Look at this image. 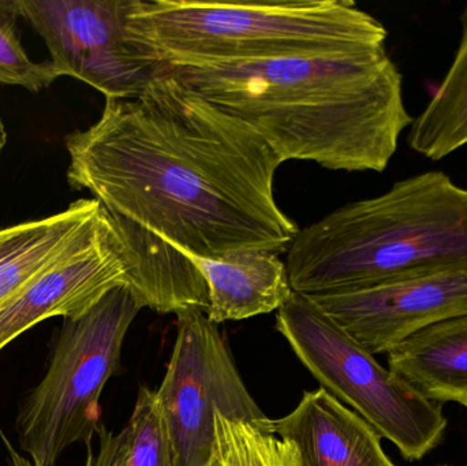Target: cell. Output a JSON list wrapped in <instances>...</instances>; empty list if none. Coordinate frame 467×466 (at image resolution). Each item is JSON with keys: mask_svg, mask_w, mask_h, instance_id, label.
<instances>
[{"mask_svg": "<svg viewBox=\"0 0 467 466\" xmlns=\"http://www.w3.org/2000/svg\"><path fill=\"white\" fill-rule=\"evenodd\" d=\"M282 466H299L293 448L285 442H282Z\"/></svg>", "mask_w": 467, "mask_h": 466, "instance_id": "obj_20", "label": "cell"}, {"mask_svg": "<svg viewBox=\"0 0 467 466\" xmlns=\"http://www.w3.org/2000/svg\"><path fill=\"white\" fill-rule=\"evenodd\" d=\"M100 449L93 454L90 445L88 446V460L85 466H125L128 453V432L123 429L119 434L109 431L104 424L98 430Z\"/></svg>", "mask_w": 467, "mask_h": 466, "instance_id": "obj_18", "label": "cell"}, {"mask_svg": "<svg viewBox=\"0 0 467 466\" xmlns=\"http://www.w3.org/2000/svg\"><path fill=\"white\" fill-rule=\"evenodd\" d=\"M5 144H7V130H5V123L0 119V156H2Z\"/></svg>", "mask_w": 467, "mask_h": 466, "instance_id": "obj_21", "label": "cell"}, {"mask_svg": "<svg viewBox=\"0 0 467 466\" xmlns=\"http://www.w3.org/2000/svg\"><path fill=\"white\" fill-rule=\"evenodd\" d=\"M210 466H221L219 465L218 460H215V461L213 462Z\"/></svg>", "mask_w": 467, "mask_h": 466, "instance_id": "obj_22", "label": "cell"}, {"mask_svg": "<svg viewBox=\"0 0 467 466\" xmlns=\"http://www.w3.org/2000/svg\"><path fill=\"white\" fill-rule=\"evenodd\" d=\"M156 71L244 120L282 163L383 172L414 119L387 48Z\"/></svg>", "mask_w": 467, "mask_h": 466, "instance_id": "obj_2", "label": "cell"}, {"mask_svg": "<svg viewBox=\"0 0 467 466\" xmlns=\"http://www.w3.org/2000/svg\"><path fill=\"white\" fill-rule=\"evenodd\" d=\"M387 355L389 371L431 401L467 404V315L422 328Z\"/></svg>", "mask_w": 467, "mask_h": 466, "instance_id": "obj_12", "label": "cell"}, {"mask_svg": "<svg viewBox=\"0 0 467 466\" xmlns=\"http://www.w3.org/2000/svg\"><path fill=\"white\" fill-rule=\"evenodd\" d=\"M126 36L153 66H202L386 48V26L348 0H131Z\"/></svg>", "mask_w": 467, "mask_h": 466, "instance_id": "obj_4", "label": "cell"}, {"mask_svg": "<svg viewBox=\"0 0 467 466\" xmlns=\"http://www.w3.org/2000/svg\"><path fill=\"white\" fill-rule=\"evenodd\" d=\"M19 14L47 44L59 77L79 79L106 98H137L156 66L126 36L131 0H16Z\"/></svg>", "mask_w": 467, "mask_h": 466, "instance_id": "obj_8", "label": "cell"}, {"mask_svg": "<svg viewBox=\"0 0 467 466\" xmlns=\"http://www.w3.org/2000/svg\"><path fill=\"white\" fill-rule=\"evenodd\" d=\"M305 297L375 356L422 328L466 316L467 267Z\"/></svg>", "mask_w": 467, "mask_h": 466, "instance_id": "obj_9", "label": "cell"}, {"mask_svg": "<svg viewBox=\"0 0 467 466\" xmlns=\"http://www.w3.org/2000/svg\"><path fill=\"white\" fill-rule=\"evenodd\" d=\"M67 216L68 207L62 212L47 218L0 229V270L37 245L47 235L57 230Z\"/></svg>", "mask_w": 467, "mask_h": 466, "instance_id": "obj_17", "label": "cell"}, {"mask_svg": "<svg viewBox=\"0 0 467 466\" xmlns=\"http://www.w3.org/2000/svg\"><path fill=\"white\" fill-rule=\"evenodd\" d=\"M19 16L16 0H0V84L37 93L59 78V74L51 60L35 62L30 59L16 33Z\"/></svg>", "mask_w": 467, "mask_h": 466, "instance_id": "obj_15", "label": "cell"}, {"mask_svg": "<svg viewBox=\"0 0 467 466\" xmlns=\"http://www.w3.org/2000/svg\"><path fill=\"white\" fill-rule=\"evenodd\" d=\"M183 254L207 285L210 306L205 314L215 325L279 311L293 295L285 263L274 252L241 251L221 257Z\"/></svg>", "mask_w": 467, "mask_h": 466, "instance_id": "obj_11", "label": "cell"}, {"mask_svg": "<svg viewBox=\"0 0 467 466\" xmlns=\"http://www.w3.org/2000/svg\"><path fill=\"white\" fill-rule=\"evenodd\" d=\"M274 431L299 466H397L380 435L324 388L304 393L290 415L274 420Z\"/></svg>", "mask_w": 467, "mask_h": 466, "instance_id": "obj_10", "label": "cell"}, {"mask_svg": "<svg viewBox=\"0 0 467 466\" xmlns=\"http://www.w3.org/2000/svg\"><path fill=\"white\" fill-rule=\"evenodd\" d=\"M3 440H5V448H7L8 464H10V466H33L29 459L19 454L18 451L8 443V440H5V437H3Z\"/></svg>", "mask_w": 467, "mask_h": 466, "instance_id": "obj_19", "label": "cell"}, {"mask_svg": "<svg viewBox=\"0 0 467 466\" xmlns=\"http://www.w3.org/2000/svg\"><path fill=\"white\" fill-rule=\"evenodd\" d=\"M444 466H447V465H444Z\"/></svg>", "mask_w": 467, "mask_h": 466, "instance_id": "obj_24", "label": "cell"}, {"mask_svg": "<svg viewBox=\"0 0 467 466\" xmlns=\"http://www.w3.org/2000/svg\"><path fill=\"white\" fill-rule=\"evenodd\" d=\"M141 309L128 287H117L87 314L63 319L46 377L16 418L19 448L33 466H55L70 446L90 445L101 393L120 369L126 334Z\"/></svg>", "mask_w": 467, "mask_h": 466, "instance_id": "obj_5", "label": "cell"}, {"mask_svg": "<svg viewBox=\"0 0 467 466\" xmlns=\"http://www.w3.org/2000/svg\"><path fill=\"white\" fill-rule=\"evenodd\" d=\"M276 330L321 388L394 443L403 459L419 461L441 445L449 426L443 404L381 367L309 298L293 293L277 311Z\"/></svg>", "mask_w": 467, "mask_h": 466, "instance_id": "obj_6", "label": "cell"}, {"mask_svg": "<svg viewBox=\"0 0 467 466\" xmlns=\"http://www.w3.org/2000/svg\"><path fill=\"white\" fill-rule=\"evenodd\" d=\"M65 141L71 188L183 254H279L298 234L275 199L279 156L167 74L137 98H106L100 118Z\"/></svg>", "mask_w": 467, "mask_h": 466, "instance_id": "obj_1", "label": "cell"}, {"mask_svg": "<svg viewBox=\"0 0 467 466\" xmlns=\"http://www.w3.org/2000/svg\"><path fill=\"white\" fill-rule=\"evenodd\" d=\"M215 440L221 466H282V440L249 424L216 415Z\"/></svg>", "mask_w": 467, "mask_h": 466, "instance_id": "obj_16", "label": "cell"}, {"mask_svg": "<svg viewBox=\"0 0 467 466\" xmlns=\"http://www.w3.org/2000/svg\"><path fill=\"white\" fill-rule=\"evenodd\" d=\"M204 312H178L174 349L163 382L155 390L177 466H210L215 461L216 415L275 435L274 420L250 396L226 338Z\"/></svg>", "mask_w": 467, "mask_h": 466, "instance_id": "obj_7", "label": "cell"}, {"mask_svg": "<svg viewBox=\"0 0 467 466\" xmlns=\"http://www.w3.org/2000/svg\"><path fill=\"white\" fill-rule=\"evenodd\" d=\"M460 46L446 76L409 128L411 150L441 161L467 147V3L461 14Z\"/></svg>", "mask_w": 467, "mask_h": 466, "instance_id": "obj_13", "label": "cell"}, {"mask_svg": "<svg viewBox=\"0 0 467 466\" xmlns=\"http://www.w3.org/2000/svg\"><path fill=\"white\" fill-rule=\"evenodd\" d=\"M291 289L313 295L467 267V188L443 171L395 182L299 230Z\"/></svg>", "mask_w": 467, "mask_h": 466, "instance_id": "obj_3", "label": "cell"}, {"mask_svg": "<svg viewBox=\"0 0 467 466\" xmlns=\"http://www.w3.org/2000/svg\"><path fill=\"white\" fill-rule=\"evenodd\" d=\"M465 408H466V409H467V404L465 405Z\"/></svg>", "mask_w": 467, "mask_h": 466, "instance_id": "obj_23", "label": "cell"}, {"mask_svg": "<svg viewBox=\"0 0 467 466\" xmlns=\"http://www.w3.org/2000/svg\"><path fill=\"white\" fill-rule=\"evenodd\" d=\"M125 466H177L174 446L156 391L142 386L133 415L125 427Z\"/></svg>", "mask_w": 467, "mask_h": 466, "instance_id": "obj_14", "label": "cell"}]
</instances>
